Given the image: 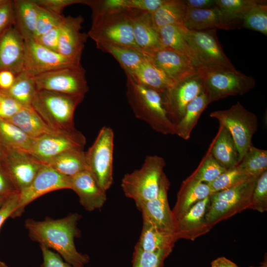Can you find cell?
I'll return each mask as SVG.
<instances>
[{"mask_svg":"<svg viewBox=\"0 0 267 267\" xmlns=\"http://www.w3.org/2000/svg\"><path fill=\"white\" fill-rule=\"evenodd\" d=\"M81 218L79 214L72 213L56 220L46 218L36 221L28 219L24 225L33 241L54 250L69 264L84 267L89 262V257L79 252L74 242L75 238L80 234L77 223Z\"/></svg>","mask_w":267,"mask_h":267,"instance_id":"1","label":"cell"},{"mask_svg":"<svg viewBox=\"0 0 267 267\" xmlns=\"http://www.w3.org/2000/svg\"><path fill=\"white\" fill-rule=\"evenodd\" d=\"M126 75V94L135 117L146 122L157 133L176 134L175 126L167 116L161 93L137 84L129 75Z\"/></svg>","mask_w":267,"mask_h":267,"instance_id":"2","label":"cell"},{"mask_svg":"<svg viewBox=\"0 0 267 267\" xmlns=\"http://www.w3.org/2000/svg\"><path fill=\"white\" fill-rule=\"evenodd\" d=\"M84 97L46 90H37L31 107L52 129L57 132L75 129V111Z\"/></svg>","mask_w":267,"mask_h":267,"instance_id":"3","label":"cell"},{"mask_svg":"<svg viewBox=\"0 0 267 267\" xmlns=\"http://www.w3.org/2000/svg\"><path fill=\"white\" fill-rule=\"evenodd\" d=\"M166 165L163 157L147 156L139 169L125 174L122 178L121 185L125 196L134 200L136 206L155 198Z\"/></svg>","mask_w":267,"mask_h":267,"instance_id":"4","label":"cell"},{"mask_svg":"<svg viewBox=\"0 0 267 267\" xmlns=\"http://www.w3.org/2000/svg\"><path fill=\"white\" fill-rule=\"evenodd\" d=\"M260 176H252L233 187L211 194L205 216L208 225L212 228L220 222L249 209L254 188Z\"/></svg>","mask_w":267,"mask_h":267,"instance_id":"5","label":"cell"},{"mask_svg":"<svg viewBox=\"0 0 267 267\" xmlns=\"http://www.w3.org/2000/svg\"><path fill=\"white\" fill-rule=\"evenodd\" d=\"M203 91L209 103L231 96L245 94L256 85L255 80L235 68L202 69Z\"/></svg>","mask_w":267,"mask_h":267,"instance_id":"6","label":"cell"},{"mask_svg":"<svg viewBox=\"0 0 267 267\" xmlns=\"http://www.w3.org/2000/svg\"><path fill=\"white\" fill-rule=\"evenodd\" d=\"M92 19L88 35L95 44L107 43L140 51L135 43L128 10L98 14L92 16Z\"/></svg>","mask_w":267,"mask_h":267,"instance_id":"7","label":"cell"},{"mask_svg":"<svg viewBox=\"0 0 267 267\" xmlns=\"http://www.w3.org/2000/svg\"><path fill=\"white\" fill-rule=\"evenodd\" d=\"M210 117L217 119L230 133L239 154L240 163L252 145V137L258 128L257 117L239 102L228 109L213 111Z\"/></svg>","mask_w":267,"mask_h":267,"instance_id":"8","label":"cell"},{"mask_svg":"<svg viewBox=\"0 0 267 267\" xmlns=\"http://www.w3.org/2000/svg\"><path fill=\"white\" fill-rule=\"evenodd\" d=\"M114 133L109 127L99 131L94 142L85 152L88 170L99 187L106 192L113 181Z\"/></svg>","mask_w":267,"mask_h":267,"instance_id":"9","label":"cell"},{"mask_svg":"<svg viewBox=\"0 0 267 267\" xmlns=\"http://www.w3.org/2000/svg\"><path fill=\"white\" fill-rule=\"evenodd\" d=\"M185 38L202 69H234L219 41L216 29L191 31L182 27Z\"/></svg>","mask_w":267,"mask_h":267,"instance_id":"10","label":"cell"},{"mask_svg":"<svg viewBox=\"0 0 267 267\" xmlns=\"http://www.w3.org/2000/svg\"><path fill=\"white\" fill-rule=\"evenodd\" d=\"M34 79L37 90L83 97L89 90L86 71L81 64L44 73Z\"/></svg>","mask_w":267,"mask_h":267,"instance_id":"11","label":"cell"},{"mask_svg":"<svg viewBox=\"0 0 267 267\" xmlns=\"http://www.w3.org/2000/svg\"><path fill=\"white\" fill-rule=\"evenodd\" d=\"M1 148L0 165L19 192L30 185L44 164L26 152L2 147Z\"/></svg>","mask_w":267,"mask_h":267,"instance_id":"12","label":"cell"},{"mask_svg":"<svg viewBox=\"0 0 267 267\" xmlns=\"http://www.w3.org/2000/svg\"><path fill=\"white\" fill-rule=\"evenodd\" d=\"M86 143L85 136L76 129L71 131L56 132L34 139L32 147L27 153L45 164L68 151L84 149Z\"/></svg>","mask_w":267,"mask_h":267,"instance_id":"13","label":"cell"},{"mask_svg":"<svg viewBox=\"0 0 267 267\" xmlns=\"http://www.w3.org/2000/svg\"><path fill=\"white\" fill-rule=\"evenodd\" d=\"M203 90L202 76L198 74L177 82L161 93L163 105L175 126L182 117L187 105Z\"/></svg>","mask_w":267,"mask_h":267,"instance_id":"14","label":"cell"},{"mask_svg":"<svg viewBox=\"0 0 267 267\" xmlns=\"http://www.w3.org/2000/svg\"><path fill=\"white\" fill-rule=\"evenodd\" d=\"M170 186V180L164 173L157 196L136 207L141 213L143 224L163 230L178 233V221L170 209L168 200Z\"/></svg>","mask_w":267,"mask_h":267,"instance_id":"15","label":"cell"},{"mask_svg":"<svg viewBox=\"0 0 267 267\" xmlns=\"http://www.w3.org/2000/svg\"><path fill=\"white\" fill-rule=\"evenodd\" d=\"M71 188V178L63 176L44 164L26 188L19 192L18 203L12 218L20 216L32 201L48 192Z\"/></svg>","mask_w":267,"mask_h":267,"instance_id":"16","label":"cell"},{"mask_svg":"<svg viewBox=\"0 0 267 267\" xmlns=\"http://www.w3.org/2000/svg\"><path fill=\"white\" fill-rule=\"evenodd\" d=\"M26 52L23 71L34 77L59 68L81 64V60L66 57L43 46L34 40H25Z\"/></svg>","mask_w":267,"mask_h":267,"instance_id":"17","label":"cell"},{"mask_svg":"<svg viewBox=\"0 0 267 267\" xmlns=\"http://www.w3.org/2000/svg\"><path fill=\"white\" fill-rule=\"evenodd\" d=\"M184 26L191 31L239 29L242 24L229 18L216 5L206 9L187 7Z\"/></svg>","mask_w":267,"mask_h":267,"instance_id":"18","label":"cell"},{"mask_svg":"<svg viewBox=\"0 0 267 267\" xmlns=\"http://www.w3.org/2000/svg\"><path fill=\"white\" fill-rule=\"evenodd\" d=\"M135 43L145 56L163 48L158 31L155 28L151 13L138 10H129Z\"/></svg>","mask_w":267,"mask_h":267,"instance_id":"19","label":"cell"},{"mask_svg":"<svg viewBox=\"0 0 267 267\" xmlns=\"http://www.w3.org/2000/svg\"><path fill=\"white\" fill-rule=\"evenodd\" d=\"M26 52L25 40L14 27L0 37V71H9L15 76L23 71Z\"/></svg>","mask_w":267,"mask_h":267,"instance_id":"20","label":"cell"},{"mask_svg":"<svg viewBox=\"0 0 267 267\" xmlns=\"http://www.w3.org/2000/svg\"><path fill=\"white\" fill-rule=\"evenodd\" d=\"M145 56L175 83L199 72L186 57L167 48H161Z\"/></svg>","mask_w":267,"mask_h":267,"instance_id":"21","label":"cell"},{"mask_svg":"<svg viewBox=\"0 0 267 267\" xmlns=\"http://www.w3.org/2000/svg\"><path fill=\"white\" fill-rule=\"evenodd\" d=\"M81 15L65 17L60 29L58 52L70 59L81 60L88 34L82 33Z\"/></svg>","mask_w":267,"mask_h":267,"instance_id":"22","label":"cell"},{"mask_svg":"<svg viewBox=\"0 0 267 267\" xmlns=\"http://www.w3.org/2000/svg\"><path fill=\"white\" fill-rule=\"evenodd\" d=\"M79 196L81 205L88 211L100 209L107 200L105 191L88 170L71 178V188Z\"/></svg>","mask_w":267,"mask_h":267,"instance_id":"23","label":"cell"},{"mask_svg":"<svg viewBox=\"0 0 267 267\" xmlns=\"http://www.w3.org/2000/svg\"><path fill=\"white\" fill-rule=\"evenodd\" d=\"M209 204L208 197L194 204L178 220L179 239L194 241L211 230L212 228L208 225L205 218Z\"/></svg>","mask_w":267,"mask_h":267,"instance_id":"24","label":"cell"},{"mask_svg":"<svg viewBox=\"0 0 267 267\" xmlns=\"http://www.w3.org/2000/svg\"><path fill=\"white\" fill-rule=\"evenodd\" d=\"M212 193L206 183L187 178L180 185L176 204L172 210L177 221L194 204L209 197Z\"/></svg>","mask_w":267,"mask_h":267,"instance_id":"25","label":"cell"},{"mask_svg":"<svg viewBox=\"0 0 267 267\" xmlns=\"http://www.w3.org/2000/svg\"><path fill=\"white\" fill-rule=\"evenodd\" d=\"M210 151L219 165L227 170L239 163V154L229 131L223 126L220 128L209 146Z\"/></svg>","mask_w":267,"mask_h":267,"instance_id":"26","label":"cell"},{"mask_svg":"<svg viewBox=\"0 0 267 267\" xmlns=\"http://www.w3.org/2000/svg\"><path fill=\"white\" fill-rule=\"evenodd\" d=\"M183 25H170L158 29L163 48L174 51L186 57L199 71L201 69L192 48L187 42L182 30Z\"/></svg>","mask_w":267,"mask_h":267,"instance_id":"27","label":"cell"},{"mask_svg":"<svg viewBox=\"0 0 267 267\" xmlns=\"http://www.w3.org/2000/svg\"><path fill=\"white\" fill-rule=\"evenodd\" d=\"M14 27L25 40H34L39 6L33 0L13 1Z\"/></svg>","mask_w":267,"mask_h":267,"instance_id":"28","label":"cell"},{"mask_svg":"<svg viewBox=\"0 0 267 267\" xmlns=\"http://www.w3.org/2000/svg\"><path fill=\"white\" fill-rule=\"evenodd\" d=\"M125 74L129 75L137 84L160 93L175 83L147 58L134 72Z\"/></svg>","mask_w":267,"mask_h":267,"instance_id":"29","label":"cell"},{"mask_svg":"<svg viewBox=\"0 0 267 267\" xmlns=\"http://www.w3.org/2000/svg\"><path fill=\"white\" fill-rule=\"evenodd\" d=\"M179 237L177 232L165 231L143 224L140 236L134 248L150 252L173 249Z\"/></svg>","mask_w":267,"mask_h":267,"instance_id":"30","label":"cell"},{"mask_svg":"<svg viewBox=\"0 0 267 267\" xmlns=\"http://www.w3.org/2000/svg\"><path fill=\"white\" fill-rule=\"evenodd\" d=\"M30 137L36 139L45 134L55 133L32 107H23L8 120Z\"/></svg>","mask_w":267,"mask_h":267,"instance_id":"31","label":"cell"},{"mask_svg":"<svg viewBox=\"0 0 267 267\" xmlns=\"http://www.w3.org/2000/svg\"><path fill=\"white\" fill-rule=\"evenodd\" d=\"M44 164L50 166L59 174L70 178L88 170L85 152L82 149L63 153Z\"/></svg>","mask_w":267,"mask_h":267,"instance_id":"32","label":"cell"},{"mask_svg":"<svg viewBox=\"0 0 267 267\" xmlns=\"http://www.w3.org/2000/svg\"><path fill=\"white\" fill-rule=\"evenodd\" d=\"M187 7L183 0H165L151 13L153 25L158 31L160 28L170 25H183Z\"/></svg>","mask_w":267,"mask_h":267,"instance_id":"33","label":"cell"},{"mask_svg":"<svg viewBox=\"0 0 267 267\" xmlns=\"http://www.w3.org/2000/svg\"><path fill=\"white\" fill-rule=\"evenodd\" d=\"M209 104L202 90L187 105L182 117L175 125L176 134L184 140L188 139L201 115Z\"/></svg>","mask_w":267,"mask_h":267,"instance_id":"34","label":"cell"},{"mask_svg":"<svg viewBox=\"0 0 267 267\" xmlns=\"http://www.w3.org/2000/svg\"><path fill=\"white\" fill-rule=\"evenodd\" d=\"M95 44L98 49L112 55L127 74L134 72L146 59L143 53L133 48L107 43Z\"/></svg>","mask_w":267,"mask_h":267,"instance_id":"35","label":"cell"},{"mask_svg":"<svg viewBox=\"0 0 267 267\" xmlns=\"http://www.w3.org/2000/svg\"><path fill=\"white\" fill-rule=\"evenodd\" d=\"M33 138L17 126L0 118V145L1 147L28 152L31 149Z\"/></svg>","mask_w":267,"mask_h":267,"instance_id":"36","label":"cell"},{"mask_svg":"<svg viewBox=\"0 0 267 267\" xmlns=\"http://www.w3.org/2000/svg\"><path fill=\"white\" fill-rule=\"evenodd\" d=\"M36 90L34 77L23 71L15 76L12 86L3 91L23 107H30Z\"/></svg>","mask_w":267,"mask_h":267,"instance_id":"37","label":"cell"},{"mask_svg":"<svg viewBox=\"0 0 267 267\" xmlns=\"http://www.w3.org/2000/svg\"><path fill=\"white\" fill-rule=\"evenodd\" d=\"M238 166L250 176L267 171V151L251 146Z\"/></svg>","mask_w":267,"mask_h":267,"instance_id":"38","label":"cell"},{"mask_svg":"<svg viewBox=\"0 0 267 267\" xmlns=\"http://www.w3.org/2000/svg\"><path fill=\"white\" fill-rule=\"evenodd\" d=\"M225 171L214 158L209 148L198 166L188 177L207 183L214 180Z\"/></svg>","mask_w":267,"mask_h":267,"instance_id":"39","label":"cell"},{"mask_svg":"<svg viewBox=\"0 0 267 267\" xmlns=\"http://www.w3.org/2000/svg\"><path fill=\"white\" fill-rule=\"evenodd\" d=\"M266 2L262 0H216V5L221 10L232 20L242 24L244 16L251 8Z\"/></svg>","mask_w":267,"mask_h":267,"instance_id":"40","label":"cell"},{"mask_svg":"<svg viewBox=\"0 0 267 267\" xmlns=\"http://www.w3.org/2000/svg\"><path fill=\"white\" fill-rule=\"evenodd\" d=\"M251 177L237 165L225 171L214 180L207 184L213 193L233 187Z\"/></svg>","mask_w":267,"mask_h":267,"instance_id":"41","label":"cell"},{"mask_svg":"<svg viewBox=\"0 0 267 267\" xmlns=\"http://www.w3.org/2000/svg\"><path fill=\"white\" fill-rule=\"evenodd\" d=\"M173 249H165L150 252L134 248L132 267H162L165 259Z\"/></svg>","mask_w":267,"mask_h":267,"instance_id":"42","label":"cell"},{"mask_svg":"<svg viewBox=\"0 0 267 267\" xmlns=\"http://www.w3.org/2000/svg\"><path fill=\"white\" fill-rule=\"evenodd\" d=\"M242 27L267 35V2L251 8L244 16Z\"/></svg>","mask_w":267,"mask_h":267,"instance_id":"43","label":"cell"},{"mask_svg":"<svg viewBox=\"0 0 267 267\" xmlns=\"http://www.w3.org/2000/svg\"><path fill=\"white\" fill-rule=\"evenodd\" d=\"M39 6V13L34 39L60 25L65 18L62 15L56 14Z\"/></svg>","mask_w":267,"mask_h":267,"instance_id":"44","label":"cell"},{"mask_svg":"<svg viewBox=\"0 0 267 267\" xmlns=\"http://www.w3.org/2000/svg\"><path fill=\"white\" fill-rule=\"evenodd\" d=\"M249 209L260 213L267 210V171L262 174L257 180Z\"/></svg>","mask_w":267,"mask_h":267,"instance_id":"45","label":"cell"},{"mask_svg":"<svg viewBox=\"0 0 267 267\" xmlns=\"http://www.w3.org/2000/svg\"><path fill=\"white\" fill-rule=\"evenodd\" d=\"M23 106L4 91L0 89V118L8 120Z\"/></svg>","mask_w":267,"mask_h":267,"instance_id":"46","label":"cell"},{"mask_svg":"<svg viewBox=\"0 0 267 267\" xmlns=\"http://www.w3.org/2000/svg\"><path fill=\"white\" fill-rule=\"evenodd\" d=\"M15 25L13 1H5L0 5V37Z\"/></svg>","mask_w":267,"mask_h":267,"instance_id":"47","label":"cell"},{"mask_svg":"<svg viewBox=\"0 0 267 267\" xmlns=\"http://www.w3.org/2000/svg\"><path fill=\"white\" fill-rule=\"evenodd\" d=\"M39 6L58 15L67 6L77 3L84 4L86 0H33Z\"/></svg>","mask_w":267,"mask_h":267,"instance_id":"48","label":"cell"},{"mask_svg":"<svg viewBox=\"0 0 267 267\" xmlns=\"http://www.w3.org/2000/svg\"><path fill=\"white\" fill-rule=\"evenodd\" d=\"M40 247L43 256L41 267H83L73 266L65 262L55 252L43 245Z\"/></svg>","mask_w":267,"mask_h":267,"instance_id":"49","label":"cell"},{"mask_svg":"<svg viewBox=\"0 0 267 267\" xmlns=\"http://www.w3.org/2000/svg\"><path fill=\"white\" fill-rule=\"evenodd\" d=\"M61 24L53 28L46 33L36 38L34 40L43 46L58 52V46Z\"/></svg>","mask_w":267,"mask_h":267,"instance_id":"50","label":"cell"},{"mask_svg":"<svg viewBox=\"0 0 267 267\" xmlns=\"http://www.w3.org/2000/svg\"><path fill=\"white\" fill-rule=\"evenodd\" d=\"M19 192L9 196L0 207V228L5 221L12 217L18 203Z\"/></svg>","mask_w":267,"mask_h":267,"instance_id":"51","label":"cell"},{"mask_svg":"<svg viewBox=\"0 0 267 267\" xmlns=\"http://www.w3.org/2000/svg\"><path fill=\"white\" fill-rule=\"evenodd\" d=\"M17 192L0 165V196H9Z\"/></svg>","mask_w":267,"mask_h":267,"instance_id":"52","label":"cell"},{"mask_svg":"<svg viewBox=\"0 0 267 267\" xmlns=\"http://www.w3.org/2000/svg\"><path fill=\"white\" fill-rule=\"evenodd\" d=\"M15 75L7 70L0 71V89L6 90L13 84Z\"/></svg>","mask_w":267,"mask_h":267,"instance_id":"53","label":"cell"},{"mask_svg":"<svg viewBox=\"0 0 267 267\" xmlns=\"http://www.w3.org/2000/svg\"><path fill=\"white\" fill-rule=\"evenodd\" d=\"M188 8L206 9L215 6L216 0H183Z\"/></svg>","mask_w":267,"mask_h":267,"instance_id":"54","label":"cell"},{"mask_svg":"<svg viewBox=\"0 0 267 267\" xmlns=\"http://www.w3.org/2000/svg\"><path fill=\"white\" fill-rule=\"evenodd\" d=\"M211 267H239L224 257H218L211 263Z\"/></svg>","mask_w":267,"mask_h":267,"instance_id":"55","label":"cell"},{"mask_svg":"<svg viewBox=\"0 0 267 267\" xmlns=\"http://www.w3.org/2000/svg\"><path fill=\"white\" fill-rule=\"evenodd\" d=\"M9 196H0V207L4 203Z\"/></svg>","mask_w":267,"mask_h":267,"instance_id":"56","label":"cell"},{"mask_svg":"<svg viewBox=\"0 0 267 267\" xmlns=\"http://www.w3.org/2000/svg\"><path fill=\"white\" fill-rule=\"evenodd\" d=\"M250 267H267V258L266 257V259L262 263V264L257 267H254V266H251Z\"/></svg>","mask_w":267,"mask_h":267,"instance_id":"57","label":"cell"},{"mask_svg":"<svg viewBox=\"0 0 267 267\" xmlns=\"http://www.w3.org/2000/svg\"><path fill=\"white\" fill-rule=\"evenodd\" d=\"M0 267H9L5 263L0 261Z\"/></svg>","mask_w":267,"mask_h":267,"instance_id":"58","label":"cell"},{"mask_svg":"<svg viewBox=\"0 0 267 267\" xmlns=\"http://www.w3.org/2000/svg\"><path fill=\"white\" fill-rule=\"evenodd\" d=\"M2 148H1V147L0 145V158L2 155Z\"/></svg>","mask_w":267,"mask_h":267,"instance_id":"59","label":"cell"},{"mask_svg":"<svg viewBox=\"0 0 267 267\" xmlns=\"http://www.w3.org/2000/svg\"><path fill=\"white\" fill-rule=\"evenodd\" d=\"M5 1V0H0V5L2 4Z\"/></svg>","mask_w":267,"mask_h":267,"instance_id":"60","label":"cell"}]
</instances>
